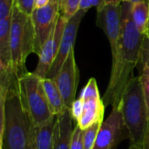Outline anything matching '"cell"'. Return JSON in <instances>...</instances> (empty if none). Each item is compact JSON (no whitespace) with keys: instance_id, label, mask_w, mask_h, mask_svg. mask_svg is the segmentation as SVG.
<instances>
[{"instance_id":"cell-7","label":"cell","mask_w":149,"mask_h":149,"mask_svg":"<svg viewBox=\"0 0 149 149\" xmlns=\"http://www.w3.org/2000/svg\"><path fill=\"white\" fill-rule=\"evenodd\" d=\"M60 1L51 0L46 6L34 9L31 15L35 29L34 53L37 55L58 23L60 17Z\"/></svg>"},{"instance_id":"cell-12","label":"cell","mask_w":149,"mask_h":149,"mask_svg":"<svg viewBox=\"0 0 149 149\" xmlns=\"http://www.w3.org/2000/svg\"><path fill=\"white\" fill-rule=\"evenodd\" d=\"M86 11L79 10L74 17H72L70 20H68L63 36L62 39L58 47V53L56 55V58L54 59V62L46 76L48 79H54L65 62L66 58H68L69 54L72 50H74V44L76 41L78 31L79 28V24L85 17V14ZM45 78V79H46Z\"/></svg>"},{"instance_id":"cell-21","label":"cell","mask_w":149,"mask_h":149,"mask_svg":"<svg viewBox=\"0 0 149 149\" xmlns=\"http://www.w3.org/2000/svg\"><path fill=\"white\" fill-rule=\"evenodd\" d=\"M106 4L107 3H106L105 0H81L79 10H84V11L87 12V10L89 9L95 7L98 11V10H101Z\"/></svg>"},{"instance_id":"cell-30","label":"cell","mask_w":149,"mask_h":149,"mask_svg":"<svg viewBox=\"0 0 149 149\" xmlns=\"http://www.w3.org/2000/svg\"><path fill=\"white\" fill-rule=\"evenodd\" d=\"M148 1H149V0H148Z\"/></svg>"},{"instance_id":"cell-16","label":"cell","mask_w":149,"mask_h":149,"mask_svg":"<svg viewBox=\"0 0 149 149\" xmlns=\"http://www.w3.org/2000/svg\"><path fill=\"white\" fill-rule=\"evenodd\" d=\"M132 18L138 30L145 34L146 25L149 17V2L148 0L131 3Z\"/></svg>"},{"instance_id":"cell-25","label":"cell","mask_w":149,"mask_h":149,"mask_svg":"<svg viewBox=\"0 0 149 149\" xmlns=\"http://www.w3.org/2000/svg\"><path fill=\"white\" fill-rule=\"evenodd\" d=\"M141 149H149V127L147 131V134L145 135V138L143 140L142 145L141 147Z\"/></svg>"},{"instance_id":"cell-9","label":"cell","mask_w":149,"mask_h":149,"mask_svg":"<svg viewBox=\"0 0 149 149\" xmlns=\"http://www.w3.org/2000/svg\"><path fill=\"white\" fill-rule=\"evenodd\" d=\"M97 25L107 36L112 52V59L118 53L121 33V4H106L97 11Z\"/></svg>"},{"instance_id":"cell-8","label":"cell","mask_w":149,"mask_h":149,"mask_svg":"<svg viewBox=\"0 0 149 149\" xmlns=\"http://www.w3.org/2000/svg\"><path fill=\"white\" fill-rule=\"evenodd\" d=\"M126 138L128 134L121 112L119 107H113L101 125L93 149H116Z\"/></svg>"},{"instance_id":"cell-28","label":"cell","mask_w":149,"mask_h":149,"mask_svg":"<svg viewBox=\"0 0 149 149\" xmlns=\"http://www.w3.org/2000/svg\"><path fill=\"white\" fill-rule=\"evenodd\" d=\"M145 0H121V2H127V3H135L138 2H142Z\"/></svg>"},{"instance_id":"cell-20","label":"cell","mask_w":149,"mask_h":149,"mask_svg":"<svg viewBox=\"0 0 149 149\" xmlns=\"http://www.w3.org/2000/svg\"><path fill=\"white\" fill-rule=\"evenodd\" d=\"M84 130L81 129L77 124L73 128L72 141H71V148L70 149H84Z\"/></svg>"},{"instance_id":"cell-11","label":"cell","mask_w":149,"mask_h":149,"mask_svg":"<svg viewBox=\"0 0 149 149\" xmlns=\"http://www.w3.org/2000/svg\"><path fill=\"white\" fill-rule=\"evenodd\" d=\"M67 22L68 20L62 16L59 17L57 24L52 31L49 38L42 46L38 55V62L33 72L42 79H45L46 78L54 62Z\"/></svg>"},{"instance_id":"cell-2","label":"cell","mask_w":149,"mask_h":149,"mask_svg":"<svg viewBox=\"0 0 149 149\" xmlns=\"http://www.w3.org/2000/svg\"><path fill=\"white\" fill-rule=\"evenodd\" d=\"M145 34L136 27L131 15V3H121V33L116 57L112 59L109 82L103 97L104 104L117 107L134 68L140 64Z\"/></svg>"},{"instance_id":"cell-19","label":"cell","mask_w":149,"mask_h":149,"mask_svg":"<svg viewBox=\"0 0 149 149\" xmlns=\"http://www.w3.org/2000/svg\"><path fill=\"white\" fill-rule=\"evenodd\" d=\"M141 66L142 68L141 71V74L139 75V78L141 84L142 92L149 116V65H143Z\"/></svg>"},{"instance_id":"cell-23","label":"cell","mask_w":149,"mask_h":149,"mask_svg":"<svg viewBox=\"0 0 149 149\" xmlns=\"http://www.w3.org/2000/svg\"><path fill=\"white\" fill-rule=\"evenodd\" d=\"M140 64L141 65H149V41L145 38L142 46V52H141V57Z\"/></svg>"},{"instance_id":"cell-3","label":"cell","mask_w":149,"mask_h":149,"mask_svg":"<svg viewBox=\"0 0 149 149\" xmlns=\"http://www.w3.org/2000/svg\"><path fill=\"white\" fill-rule=\"evenodd\" d=\"M117 107L121 112L130 146L141 148L149 127V116L139 76L130 79Z\"/></svg>"},{"instance_id":"cell-5","label":"cell","mask_w":149,"mask_h":149,"mask_svg":"<svg viewBox=\"0 0 149 149\" xmlns=\"http://www.w3.org/2000/svg\"><path fill=\"white\" fill-rule=\"evenodd\" d=\"M18 86L23 103L36 127L56 117L51 111L41 78L27 72L19 77Z\"/></svg>"},{"instance_id":"cell-13","label":"cell","mask_w":149,"mask_h":149,"mask_svg":"<svg viewBox=\"0 0 149 149\" xmlns=\"http://www.w3.org/2000/svg\"><path fill=\"white\" fill-rule=\"evenodd\" d=\"M72 120L71 110L67 108L56 116L53 149H70L73 132Z\"/></svg>"},{"instance_id":"cell-10","label":"cell","mask_w":149,"mask_h":149,"mask_svg":"<svg viewBox=\"0 0 149 149\" xmlns=\"http://www.w3.org/2000/svg\"><path fill=\"white\" fill-rule=\"evenodd\" d=\"M63 98L65 107L71 109L76 100V93L79 80V71L76 63L74 50L71 52L65 62L53 79Z\"/></svg>"},{"instance_id":"cell-18","label":"cell","mask_w":149,"mask_h":149,"mask_svg":"<svg viewBox=\"0 0 149 149\" xmlns=\"http://www.w3.org/2000/svg\"><path fill=\"white\" fill-rule=\"evenodd\" d=\"M102 123L103 122H97L84 130V149H93Z\"/></svg>"},{"instance_id":"cell-14","label":"cell","mask_w":149,"mask_h":149,"mask_svg":"<svg viewBox=\"0 0 149 149\" xmlns=\"http://www.w3.org/2000/svg\"><path fill=\"white\" fill-rule=\"evenodd\" d=\"M43 84L51 111L53 115L57 116L66 108L56 81L53 79L46 78L43 79Z\"/></svg>"},{"instance_id":"cell-24","label":"cell","mask_w":149,"mask_h":149,"mask_svg":"<svg viewBox=\"0 0 149 149\" xmlns=\"http://www.w3.org/2000/svg\"><path fill=\"white\" fill-rule=\"evenodd\" d=\"M51 0H34V9H39L46 6Z\"/></svg>"},{"instance_id":"cell-15","label":"cell","mask_w":149,"mask_h":149,"mask_svg":"<svg viewBox=\"0 0 149 149\" xmlns=\"http://www.w3.org/2000/svg\"><path fill=\"white\" fill-rule=\"evenodd\" d=\"M56 117L46 124L37 127L35 131V149H53Z\"/></svg>"},{"instance_id":"cell-26","label":"cell","mask_w":149,"mask_h":149,"mask_svg":"<svg viewBox=\"0 0 149 149\" xmlns=\"http://www.w3.org/2000/svg\"><path fill=\"white\" fill-rule=\"evenodd\" d=\"M107 4L109 3H113V4H121V0H105Z\"/></svg>"},{"instance_id":"cell-17","label":"cell","mask_w":149,"mask_h":149,"mask_svg":"<svg viewBox=\"0 0 149 149\" xmlns=\"http://www.w3.org/2000/svg\"><path fill=\"white\" fill-rule=\"evenodd\" d=\"M81 0H61L60 1V16L70 20L79 11Z\"/></svg>"},{"instance_id":"cell-27","label":"cell","mask_w":149,"mask_h":149,"mask_svg":"<svg viewBox=\"0 0 149 149\" xmlns=\"http://www.w3.org/2000/svg\"><path fill=\"white\" fill-rule=\"evenodd\" d=\"M145 38L149 41V17L148 23H147V25H146V30H145Z\"/></svg>"},{"instance_id":"cell-4","label":"cell","mask_w":149,"mask_h":149,"mask_svg":"<svg viewBox=\"0 0 149 149\" xmlns=\"http://www.w3.org/2000/svg\"><path fill=\"white\" fill-rule=\"evenodd\" d=\"M10 46L11 67L21 77L28 72L25 67L28 56L34 53L35 29L31 16L24 13L16 3L12 12Z\"/></svg>"},{"instance_id":"cell-29","label":"cell","mask_w":149,"mask_h":149,"mask_svg":"<svg viewBox=\"0 0 149 149\" xmlns=\"http://www.w3.org/2000/svg\"><path fill=\"white\" fill-rule=\"evenodd\" d=\"M128 149H141V148H137V147H134V146H130V147L128 148Z\"/></svg>"},{"instance_id":"cell-6","label":"cell","mask_w":149,"mask_h":149,"mask_svg":"<svg viewBox=\"0 0 149 149\" xmlns=\"http://www.w3.org/2000/svg\"><path fill=\"white\" fill-rule=\"evenodd\" d=\"M79 98L82 102V114L76 124L81 129L86 130L97 122L104 121L106 106L94 78L89 79Z\"/></svg>"},{"instance_id":"cell-22","label":"cell","mask_w":149,"mask_h":149,"mask_svg":"<svg viewBox=\"0 0 149 149\" xmlns=\"http://www.w3.org/2000/svg\"><path fill=\"white\" fill-rule=\"evenodd\" d=\"M15 3L24 13L30 16L34 10V0H15Z\"/></svg>"},{"instance_id":"cell-1","label":"cell","mask_w":149,"mask_h":149,"mask_svg":"<svg viewBox=\"0 0 149 149\" xmlns=\"http://www.w3.org/2000/svg\"><path fill=\"white\" fill-rule=\"evenodd\" d=\"M17 74L0 67V149H35L36 127L19 92Z\"/></svg>"}]
</instances>
